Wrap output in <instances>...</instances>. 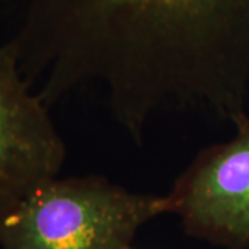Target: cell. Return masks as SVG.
Instances as JSON below:
<instances>
[{
  "label": "cell",
  "mask_w": 249,
  "mask_h": 249,
  "mask_svg": "<svg viewBox=\"0 0 249 249\" xmlns=\"http://www.w3.org/2000/svg\"><path fill=\"white\" fill-rule=\"evenodd\" d=\"M122 249H137V248H134L133 245H129V247H124V248H122Z\"/></svg>",
  "instance_id": "obj_5"
},
{
  "label": "cell",
  "mask_w": 249,
  "mask_h": 249,
  "mask_svg": "<svg viewBox=\"0 0 249 249\" xmlns=\"http://www.w3.org/2000/svg\"><path fill=\"white\" fill-rule=\"evenodd\" d=\"M7 42L47 107L101 88L136 142L168 109L235 124L249 91V0H21Z\"/></svg>",
  "instance_id": "obj_1"
},
{
  "label": "cell",
  "mask_w": 249,
  "mask_h": 249,
  "mask_svg": "<svg viewBox=\"0 0 249 249\" xmlns=\"http://www.w3.org/2000/svg\"><path fill=\"white\" fill-rule=\"evenodd\" d=\"M7 43H0V211L58 176L67 147Z\"/></svg>",
  "instance_id": "obj_4"
},
{
  "label": "cell",
  "mask_w": 249,
  "mask_h": 249,
  "mask_svg": "<svg viewBox=\"0 0 249 249\" xmlns=\"http://www.w3.org/2000/svg\"><path fill=\"white\" fill-rule=\"evenodd\" d=\"M230 140L198 152L168 193L188 235L249 249V114Z\"/></svg>",
  "instance_id": "obj_3"
},
{
  "label": "cell",
  "mask_w": 249,
  "mask_h": 249,
  "mask_svg": "<svg viewBox=\"0 0 249 249\" xmlns=\"http://www.w3.org/2000/svg\"><path fill=\"white\" fill-rule=\"evenodd\" d=\"M172 213L168 194H142L97 175L55 178L0 211V249H122Z\"/></svg>",
  "instance_id": "obj_2"
}]
</instances>
